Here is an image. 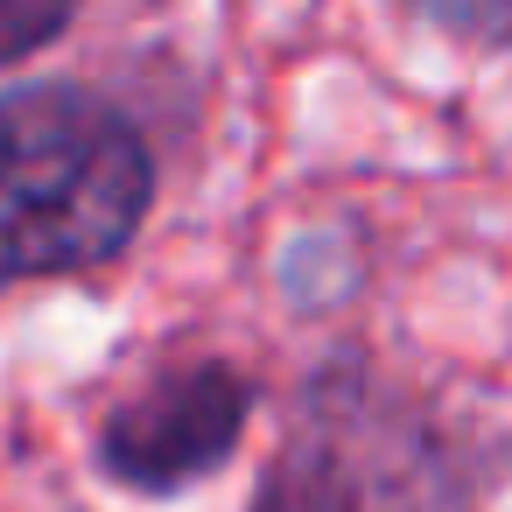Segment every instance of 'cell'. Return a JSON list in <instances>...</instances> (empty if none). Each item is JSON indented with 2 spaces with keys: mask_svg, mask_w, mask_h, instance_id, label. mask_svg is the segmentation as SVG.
<instances>
[{
  "mask_svg": "<svg viewBox=\"0 0 512 512\" xmlns=\"http://www.w3.org/2000/svg\"><path fill=\"white\" fill-rule=\"evenodd\" d=\"M246 414H253L246 372H232V365H218V358L176 365V372H162L155 386H141V393L99 428V470H106L120 491H141V498L190 491L197 477H211V470L239 449Z\"/></svg>",
  "mask_w": 512,
  "mask_h": 512,
  "instance_id": "2",
  "label": "cell"
},
{
  "mask_svg": "<svg viewBox=\"0 0 512 512\" xmlns=\"http://www.w3.org/2000/svg\"><path fill=\"white\" fill-rule=\"evenodd\" d=\"M393 8L463 50H505L512 43V0H393Z\"/></svg>",
  "mask_w": 512,
  "mask_h": 512,
  "instance_id": "4",
  "label": "cell"
},
{
  "mask_svg": "<svg viewBox=\"0 0 512 512\" xmlns=\"http://www.w3.org/2000/svg\"><path fill=\"white\" fill-rule=\"evenodd\" d=\"M155 204L148 134L85 85L0 99V288L106 267Z\"/></svg>",
  "mask_w": 512,
  "mask_h": 512,
  "instance_id": "1",
  "label": "cell"
},
{
  "mask_svg": "<svg viewBox=\"0 0 512 512\" xmlns=\"http://www.w3.org/2000/svg\"><path fill=\"white\" fill-rule=\"evenodd\" d=\"M253 512H372V484L358 477V463L344 456V442L330 435V414L316 435H302L260 484Z\"/></svg>",
  "mask_w": 512,
  "mask_h": 512,
  "instance_id": "3",
  "label": "cell"
},
{
  "mask_svg": "<svg viewBox=\"0 0 512 512\" xmlns=\"http://www.w3.org/2000/svg\"><path fill=\"white\" fill-rule=\"evenodd\" d=\"M78 15V0H0V71L57 43Z\"/></svg>",
  "mask_w": 512,
  "mask_h": 512,
  "instance_id": "5",
  "label": "cell"
}]
</instances>
